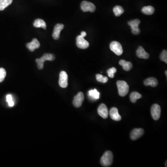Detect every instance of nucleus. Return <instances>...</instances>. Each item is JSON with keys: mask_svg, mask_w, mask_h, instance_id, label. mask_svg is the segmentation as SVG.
<instances>
[{"mask_svg": "<svg viewBox=\"0 0 167 167\" xmlns=\"http://www.w3.org/2000/svg\"><path fill=\"white\" fill-rule=\"evenodd\" d=\"M113 156L112 152L110 151H106L101 158V164L103 167H110L113 163Z\"/></svg>", "mask_w": 167, "mask_h": 167, "instance_id": "nucleus-1", "label": "nucleus"}, {"mask_svg": "<svg viewBox=\"0 0 167 167\" xmlns=\"http://www.w3.org/2000/svg\"><path fill=\"white\" fill-rule=\"evenodd\" d=\"M117 85L118 90V94L120 96H125L128 93L129 86L126 82L122 80H118L117 82Z\"/></svg>", "mask_w": 167, "mask_h": 167, "instance_id": "nucleus-2", "label": "nucleus"}, {"mask_svg": "<svg viewBox=\"0 0 167 167\" xmlns=\"http://www.w3.org/2000/svg\"><path fill=\"white\" fill-rule=\"evenodd\" d=\"M55 59V57L52 54H45L40 58H37L36 62L37 64V67L40 70L43 68L44 63L45 61H53Z\"/></svg>", "mask_w": 167, "mask_h": 167, "instance_id": "nucleus-3", "label": "nucleus"}, {"mask_svg": "<svg viewBox=\"0 0 167 167\" xmlns=\"http://www.w3.org/2000/svg\"><path fill=\"white\" fill-rule=\"evenodd\" d=\"M140 23V21L138 19H132L128 22V24L131 26L132 32L134 35H138L140 33V29L138 26Z\"/></svg>", "mask_w": 167, "mask_h": 167, "instance_id": "nucleus-4", "label": "nucleus"}, {"mask_svg": "<svg viewBox=\"0 0 167 167\" xmlns=\"http://www.w3.org/2000/svg\"><path fill=\"white\" fill-rule=\"evenodd\" d=\"M110 47L111 50L118 56L122 55L123 53L122 46L118 41H112L110 44Z\"/></svg>", "mask_w": 167, "mask_h": 167, "instance_id": "nucleus-5", "label": "nucleus"}, {"mask_svg": "<svg viewBox=\"0 0 167 167\" xmlns=\"http://www.w3.org/2000/svg\"><path fill=\"white\" fill-rule=\"evenodd\" d=\"M80 6L82 10L85 12L89 11L93 13L96 10V7L94 4L86 1H84L81 2Z\"/></svg>", "mask_w": 167, "mask_h": 167, "instance_id": "nucleus-6", "label": "nucleus"}, {"mask_svg": "<svg viewBox=\"0 0 167 167\" xmlns=\"http://www.w3.org/2000/svg\"><path fill=\"white\" fill-rule=\"evenodd\" d=\"M161 107L158 104H154L152 105L151 108V114L152 118L154 120H158L160 118Z\"/></svg>", "mask_w": 167, "mask_h": 167, "instance_id": "nucleus-7", "label": "nucleus"}, {"mask_svg": "<svg viewBox=\"0 0 167 167\" xmlns=\"http://www.w3.org/2000/svg\"><path fill=\"white\" fill-rule=\"evenodd\" d=\"M76 45L79 48L85 49L89 47V43L84 39V37L80 35L76 38Z\"/></svg>", "mask_w": 167, "mask_h": 167, "instance_id": "nucleus-8", "label": "nucleus"}, {"mask_svg": "<svg viewBox=\"0 0 167 167\" xmlns=\"http://www.w3.org/2000/svg\"><path fill=\"white\" fill-rule=\"evenodd\" d=\"M58 83L60 86L65 88L68 86V75L65 71H61L60 74Z\"/></svg>", "mask_w": 167, "mask_h": 167, "instance_id": "nucleus-9", "label": "nucleus"}, {"mask_svg": "<svg viewBox=\"0 0 167 167\" xmlns=\"http://www.w3.org/2000/svg\"><path fill=\"white\" fill-rule=\"evenodd\" d=\"M84 100V95L83 93L79 92L74 97L73 104L75 107L79 108L81 106Z\"/></svg>", "mask_w": 167, "mask_h": 167, "instance_id": "nucleus-10", "label": "nucleus"}, {"mask_svg": "<svg viewBox=\"0 0 167 167\" xmlns=\"http://www.w3.org/2000/svg\"><path fill=\"white\" fill-rule=\"evenodd\" d=\"M97 112L99 115L104 119L107 118L109 115V111L108 110L107 107L104 104H101L99 106L97 109Z\"/></svg>", "mask_w": 167, "mask_h": 167, "instance_id": "nucleus-11", "label": "nucleus"}, {"mask_svg": "<svg viewBox=\"0 0 167 167\" xmlns=\"http://www.w3.org/2000/svg\"><path fill=\"white\" fill-rule=\"evenodd\" d=\"M144 131L143 129H133L131 133V138L132 140H136L139 138L143 135Z\"/></svg>", "mask_w": 167, "mask_h": 167, "instance_id": "nucleus-12", "label": "nucleus"}, {"mask_svg": "<svg viewBox=\"0 0 167 167\" xmlns=\"http://www.w3.org/2000/svg\"><path fill=\"white\" fill-rule=\"evenodd\" d=\"M64 28V25L62 24H57L55 25L54 28V32H53V38L55 40H57L60 38V33L61 31Z\"/></svg>", "mask_w": 167, "mask_h": 167, "instance_id": "nucleus-13", "label": "nucleus"}, {"mask_svg": "<svg viewBox=\"0 0 167 167\" xmlns=\"http://www.w3.org/2000/svg\"><path fill=\"white\" fill-rule=\"evenodd\" d=\"M110 114V117L111 118V119L116 121H119L120 120H121V117L119 115L118 111V109L117 108L113 107L110 110V112L109 113Z\"/></svg>", "mask_w": 167, "mask_h": 167, "instance_id": "nucleus-14", "label": "nucleus"}, {"mask_svg": "<svg viewBox=\"0 0 167 167\" xmlns=\"http://www.w3.org/2000/svg\"><path fill=\"white\" fill-rule=\"evenodd\" d=\"M26 47L31 51H33L35 49L39 48L40 47V43L37 39L34 38L31 42L29 43L26 45Z\"/></svg>", "mask_w": 167, "mask_h": 167, "instance_id": "nucleus-15", "label": "nucleus"}, {"mask_svg": "<svg viewBox=\"0 0 167 167\" xmlns=\"http://www.w3.org/2000/svg\"><path fill=\"white\" fill-rule=\"evenodd\" d=\"M136 54L138 57L143 59H148L150 57V55L144 49L143 47L140 46L136 51Z\"/></svg>", "mask_w": 167, "mask_h": 167, "instance_id": "nucleus-16", "label": "nucleus"}, {"mask_svg": "<svg viewBox=\"0 0 167 167\" xmlns=\"http://www.w3.org/2000/svg\"><path fill=\"white\" fill-rule=\"evenodd\" d=\"M158 84V80L156 78L153 77L148 78L144 80V85L147 86H150L153 87H156Z\"/></svg>", "mask_w": 167, "mask_h": 167, "instance_id": "nucleus-17", "label": "nucleus"}, {"mask_svg": "<svg viewBox=\"0 0 167 167\" xmlns=\"http://www.w3.org/2000/svg\"><path fill=\"white\" fill-rule=\"evenodd\" d=\"M119 65L122 66L123 69L125 71H129L132 68V64L131 62L126 61L124 60H120L119 62Z\"/></svg>", "mask_w": 167, "mask_h": 167, "instance_id": "nucleus-18", "label": "nucleus"}, {"mask_svg": "<svg viewBox=\"0 0 167 167\" xmlns=\"http://www.w3.org/2000/svg\"><path fill=\"white\" fill-rule=\"evenodd\" d=\"M33 26L37 28H42L45 29H46L47 28L46 22L43 19H36L35 21H34Z\"/></svg>", "mask_w": 167, "mask_h": 167, "instance_id": "nucleus-19", "label": "nucleus"}, {"mask_svg": "<svg viewBox=\"0 0 167 167\" xmlns=\"http://www.w3.org/2000/svg\"><path fill=\"white\" fill-rule=\"evenodd\" d=\"M154 8L151 6L143 7L142 9V13L146 15H151L154 14Z\"/></svg>", "mask_w": 167, "mask_h": 167, "instance_id": "nucleus-20", "label": "nucleus"}, {"mask_svg": "<svg viewBox=\"0 0 167 167\" xmlns=\"http://www.w3.org/2000/svg\"><path fill=\"white\" fill-rule=\"evenodd\" d=\"M142 97V95L139 93L136 92H132L130 94V100L132 103H135L137 100L141 99Z\"/></svg>", "mask_w": 167, "mask_h": 167, "instance_id": "nucleus-21", "label": "nucleus"}, {"mask_svg": "<svg viewBox=\"0 0 167 167\" xmlns=\"http://www.w3.org/2000/svg\"><path fill=\"white\" fill-rule=\"evenodd\" d=\"M12 1L13 0H0V11L3 10L12 3Z\"/></svg>", "mask_w": 167, "mask_h": 167, "instance_id": "nucleus-22", "label": "nucleus"}, {"mask_svg": "<svg viewBox=\"0 0 167 167\" xmlns=\"http://www.w3.org/2000/svg\"><path fill=\"white\" fill-rule=\"evenodd\" d=\"M100 93L96 89L89 91V96L93 100L99 99L100 98Z\"/></svg>", "mask_w": 167, "mask_h": 167, "instance_id": "nucleus-23", "label": "nucleus"}, {"mask_svg": "<svg viewBox=\"0 0 167 167\" xmlns=\"http://www.w3.org/2000/svg\"><path fill=\"white\" fill-rule=\"evenodd\" d=\"M115 15L116 16H119L123 14L124 12V8H122L121 6L117 5L115 6L113 9Z\"/></svg>", "mask_w": 167, "mask_h": 167, "instance_id": "nucleus-24", "label": "nucleus"}, {"mask_svg": "<svg viewBox=\"0 0 167 167\" xmlns=\"http://www.w3.org/2000/svg\"><path fill=\"white\" fill-rule=\"evenodd\" d=\"M96 79L97 81L103 83H106L108 81V79L107 77H104L102 75L99 74H96Z\"/></svg>", "mask_w": 167, "mask_h": 167, "instance_id": "nucleus-25", "label": "nucleus"}, {"mask_svg": "<svg viewBox=\"0 0 167 167\" xmlns=\"http://www.w3.org/2000/svg\"><path fill=\"white\" fill-rule=\"evenodd\" d=\"M117 72V69L116 68L112 67L110 68L107 71L108 75L110 78H113L114 77V74Z\"/></svg>", "mask_w": 167, "mask_h": 167, "instance_id": "nucleus-26", "label": "nucleus"}, {"mask_svg": "<svg viewBox=\"0 0 167 167\" xmlns=\"http://www.w3.org/2000/svg\"><path fill=\"white\" fill-rule=\"evenodd\" d=\"M6 70L3 68H0V83L2 82L6 77Z\"/></svg>", "mask_w": 167, "mask_h": 167, "instance_id": "nucleus-27", "label": "nucleus"}, {"mask_svg": "<svg viewBox=\"0 0 167 167\" xmlns=\"http://www.w3.org/2000/svg\"><path fill=\"white\" fill-rule=\"evenodd\" d=\"M160 60L167 64V51L166 50H164L162 51L160 56Z\"/></svg>", "mask_w": 167, "mask_h": 167, "instance_id": "nucleus-28", "label": "nucleus"}, {"mask_svg": "<svg viewBox=\"0 0 167 167\" xmlns=\"http://www.w3.org/2000/svg\"><path fill=\"white\" fill-rule=\"evenodd\" d=\"M6 100L9 106L13 107L14 105V102L12 95L8 94L6 96Z\"/></svg>", "mask_w": 167, "mask_h": 167, "instance_id": "nucleus-29", "label": "nucleus"}, {"mask_svg": "<svg viewBox=\"0 0 167 167\" xmlns=\"http://www.w3.org/2000/svg\"><path fill=\"white\" fill-rule=\"evenodd\" d=\"M81 35L83 37H85V36H86V32H85V31H83V32H82L81 33Z\"/></svg>", "mask_w": 167, "mask_h": 167, "instance_id": "nucleus-30", "label": "nucleus"}, {"mask_svg": "<svg viewBox=\"0 0 167 167\" xmlns=\"http://www.w3.org/2000/svg\"><path fill=\"white\" fill-rule=\"evenodd\" d=\"M165 74H166V76H167V71H165Z\"/></svg>", "mask_w": 167, "mask_h": 167, "instance_id": "nucleus-31", "label": "nucleus"}, {"mask_svg": "<svg viewBox=\"0 0 167 167\" xmlns=\"http://www.w3.org/2000/svg\"><path fill=\"white\" fill-rule=\"evenodd\" d=\"M165 165H165V167H167V161H166V164H165Z\"/></svg>", "mask_w": 167, "mask_h": 167, "instance_id": "nucleus-32", "label": "nucleus"}]
</instances>
